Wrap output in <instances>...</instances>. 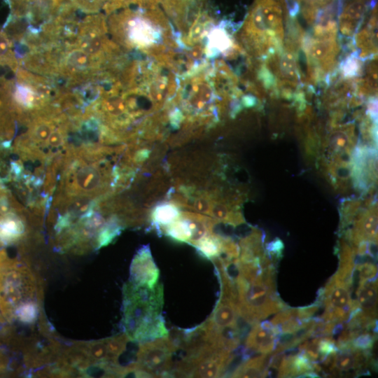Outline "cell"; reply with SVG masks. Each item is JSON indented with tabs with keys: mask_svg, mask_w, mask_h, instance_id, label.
I'll list each match as a JSON object with an SVG mask.
<instances>
[{
	"mask_svg": "<svg viewBox=\"0 0 378 378\" xmlns=\"http://www.w3.org/2000/svg\"><path fill=\"white\" fill-rule=\"evenodd\" d=\"M277 334L270 321L252 325L245 339V349L249 352L269 355L275 349Z\"/></svg>",
	"mask_w": 378,
	"mask_h": 378,
	"instance_id": "cell-11",
	"label": "cell"
},
{
	"mask_svg": "<svg viewBox=\"0 0 378 378\" xmlns=\"http://www.w3.org/2000/svg\"><path fill=\"white\" fill-rule=\"evenodd\" d=\"M176 349L169 337L141 342L135 355L136 368L150 377H166Z\"/></svg>",
	"mask_w": 378,
	"mask_h": 378,
	"instance_id": "cell-7",
	"label": "cell"
},
{
	"mask_svg": "<svg viewBox=\"0 0 378 378\" xmlns=\"http://www.w3.org/2000/svg\"><path fill=\"white\" fill-rule=\"evenodd\" d=\"M267 354L247 358L230 374V377H265L269 374Z\"/></svg>",
	"mask_w": 378,
	"mask_h": 378,
	"instance_id": "cell-16",
	"label": "cell"
},
{
	"mask_svg": "<svg viewBox=\"0 0 378 378\" xmlns=\"http://www.w3.org/2000/svg\"><path fill=\"white\" fill-rule=\"evenodd\" d=\"M18 18L34 20L37 18L54 15L57 10L53 0H7Z\"/></svg>",
	"mask_w": 378,
	"mask_h": 378,
	"instance_id": "cell-14",
	"label": "cell"
},
{
	"mask_svg": "<svg viewBox=\"0 0 378 378\" xmlns=\"http://www.w3.org/2000/svg\"><path fill=\"white\" fill-rule=\"evenodd\" d=\"M75 8L88 13H96L102 7H104L108 0H69Z\"/></svg>",
	"mask_w": 378,
	"mask_h": 378,
	"instance_id": "cell-21",
	"label": "cell"
},
{
	"mask_svg": "<svg viewBox=\"0 0 378 378\" xmlns=\"http://www.w3.org/2000/svg\"><path fill=\"white\" fill-rule=\"evenodd\" d=\"M336 34L337 24L330 18L323 17L316 26L307 52L309 63L316 72L327 74L335 66L339 52Z\"/></svg>",
	"mask_w": 378,
	"mask_h": 378,
	"instance_id": "cell-6",
	"label": "cell"
},
{
	"mask_svg": "<svg viewBox=\"0 0 378 378\" xmlns=\"http://www.w3.org/2000/svg\"><path fill=\"white\" fill-rule=\"evenodd\" d=\"M122 327L131 342H144L168 336L162 315L164 290L161 282L150 288L127 281L122 288Z\"/></svg>",
	"mask_w": 378,
	"mask_h": 378,
	"instance_id": "cell-2",
	"label": "cell"
},
{
	"mask_svg": "<svg viewBox=\"0 0 378 378\" xmlns=\"http://www.w3.org/2000/svg\"><path fill=\"white\" fill-rule=\"evenodd\" d=\"M247 36L260 55L275 50L284 38L281 0H255L246 22Z\"/></svg>",
	"mask_w": 378,
	"mask_h": 378,
	"instance_id": "cell-4",
	"label": "cell"
},
{
	"mask_svg": "<svg viewBox=\"0 0 378 378\" xmlns=\"http://www.w3.org/2000/svg\"><path fill=\"white\" fill-rule=\"evenodd\" d=\"M321 368L318 364L312 363L301 351L295 354L284 355L277 370L278 377H294L299 375L318 377Z\"/></svg>",
	"mask_w": 378,
	"mask_h": 378,
	"instance_id": "cell-12",
	"label": "cell"
},
{
	"mask_svg": "<svg viewBox=\"0 0 378 378\" xmlns=\"http://www.w3.org/2000/svg\"><path fill=\"white\" fill-rule=\"evenodd\" d=\"M53 1H54V4H55V6L56 9L59 10L60 8L62 6L63 2L64 0H53Z\"/></svg>",
	"mask_w": 378,
	"mask_h": 378,
	"instance_id": "cell-23",
	"label": "cell"
},
{
	"mask_svg": "<svg viewBox=\"0 0 378 378\" xmlns=\"http://www.w3.org/2000/svg\"><path fill=\"white\" fill-rule=\"evenodd\" d=\"M357 48L363 57L375 52V18L372 17L368 26L360 31L356 38Z\"/></svg>",
	"mask_w": 378,
	"mask_h": 378,
	"instance_id": "cell-17",
	"label": "cell"
},
{
	"mask_svg": "<svg viewBox=\"0 0 378 378\" xmlns=\"http://www.w3.org/2000/svg\"><path fill=\"white\" fill-rule=\"evenodd\" d=\"M370 6V0H351L343 8L340 16V30L346 36L358 29Z\"/></svg>",
	"mask_w": 378,
	"mask_h": 378,
	"instance_id": "cell-15",
	"label": "cell"
},
{
	"mask_svg": "<svg viewBox=\"0 0 378 378\" xmlns=\"http://www.w3.org/2000/svg\"><path fill=\"white\" fill-rule=\"evenodd\" d=\"M4 318H3L2 315H1V313H0V323H2V322L4 321Z\"/></svg>",
	"mask_w": 378,
	"mask_h": 378,
	"instance_id": "cell-26",
	"label": "cell"
},
{
	"mask_svg": "<svg viewBox=\"0 0 378 378\" xmlns=\"http://www.w3.org/2000/svg\"><path fill=\"white\" fill-rule=\"evenodd\" d=\"M239 318L238 300L220 295L212 313L207 319L215 330H220L239 325Z\"/></svg>",
	"mask_w": 378,
	"mask_h": 378,
	"instance_id": "cell-13",
	"label": "cell"
},
{
	"mask_svg": "<svg viewBox=\"0 0 378 378\" xmlns=\"http://www.w3.org/2000/svg\"><path fill=\"white\" fill-rule=\"evenodd\" d=\"M355 270L358 271L359 281H365L375 279L377 268L374 263L363 262L355 266Z\"/></svg>",
	"mask_w": 378,
	"mask_h": 378,
	"instance_id": "cell-22",
	"label": "cell"
},
{
	"mask_svg": "<svg viewBox=\"0 0 378 378\" xmlns=\"http://www.w3.org/2000/svg\"><path fill=\"white\" fill-rule=\"evenodd\" d=\"M41 297L36 276L25 261L7 251L0 254V313L8 321H36Z\"/></svg>",
	"mask_w": 378,
	"mask_h": 378,
	"instance_id": "cell-1",
	"label": "cell"
},
{
	"mask_svg": "<svg viewBox=\"0 0 378 378\" xmlns=\"http://www.w3.org/2000/svg\"><path fill=\"white\" fill-rule=\"evenodd\" d=\"M370 350L362 351L352 348L338 350L330 358L329 370L333 374L355 372L358 374L372 364Z\"/></svg>",
	"mask_w": 378,
	"mask_h": 378,
	"instance_id": "cell-9",
	"label": "cell"
},
{
	"mask_svg": "<svg viewBox=\"0 0 378 378\" xmlns=\"http://www.w3.org/2000/svg\"><path fill=\"white\" fill-rule=\"evenodd\" d=\"M6 370V363L0 362V374Z\"/></svg>",
	"mask_w": 378,
	"mask_h": 378,
	"instance_id": "cell-25",
	"label": "cell"
},
{
	"mask_svg": "<svg viewBox=\"0 0 378 378\" xmlns=\"http://www.w3.org/2000/svg\"><path fill=\"white\" fill-rule=\"evenodd\" d=\"M0 362H5L6 363V360L5 359V355L4 353V349L2 348V345L0 342Z\"/></svg>",
	"mask_w": 378,
	"mask_h": 378,
	"instance_id": "cell-24",
	"label": "cell"
},
{
	"mask_svg": "<svg viewBox=\"0 0 378 378\" xmlns=\"http://www.w3.org/2000/svg\"><path fill=\"white\" fill-rule=\"evenodd\" d=\"M178 208L171 204H162L156 206L151 214L152 223L155 228H162L176 220L180 216Z\"/></svg>",
	"mask_w": 378,
	"mask_h": 378,
	"instance_id": "cell-18",
	"label": "cell"
},
{
	"mask_svg": "<svg viewBox=\"0 0 378 378\" xmlns=\"http://www.w3.org/2000/svg\"><path fill=\"white\" fill-rule=\"evenodd\" d=\"M239 316L252 326L288 307L276 292L275 267H268L256 279L247 281L237 274Z\"/></svg>",
	"mask_w": 378,
	"mask_h": 378,
	"instance_id": "cell-3",
	"label": "cell"
},
{
	"mask_svg": "<svg viewBox=\"0 0 378 378\" xmlns=\"http://www.w3.org/2000/svg\"><path fill=\"white\" fill-rule=\"evenodd\" d=\"M375 340L374 333L370 332V330H365L352 340L350 347L362 351H369L373 347Z\"/></svg>",
	"mask_w": 378,
	"mask_h": 378,
	"instance_id": "cell-20",
	"label": "cell"
},
{
	"mask_svg": "<svg viewBox=\"0 0 378 378\" xmlns=\"http://www.w3.org/2000/svg\"><path fill=\"white\" fill-rule=\"evenodd\" d=\"M130 273V281L137 285L153 288L159 283L160 270L148 246H142L134 255Z\"/></svg>",
	"mask_w": 378,
	"mask_h": 378,
	"instance_id": "cell-8",
	"label": "cell"
},
{
	"mask_svg": "<svg viewBox=\"0 0 378 378\" xmlns=\"http://www.w3.org/2000/svg\"><path fill=\"white\" fill-rule=\"evenodd\" d=\"M354 279L335 273L318 292V301L324 306L320 319L335 324L346 323L354 308L352 298Z\"/></svg>",
	"mask_w": 378,
	"mask_h": 378,
	"instance_id": "cell-5",
	"label": "cell"
},
{
	"mask_svg": "<svg viewBox=\"0 0 378 378\" xmlns=\"http://www.w3.org/2000/svg\"><path fill=\"white\" fill-rule=\"evenodd\" d=\"M232 354V351L214 349L202 354L193 363L191 377H224L230 362Z\"/></svg>",
	"mask_w": 378,
	"mask_h": 378,
	"instance_id": "cell-10",
	"label": "cell"
},
{
	"mask_svg": "<svg viewBox=\"0 0 378 378\" xmlns=\"http://www.w3.org/2000/svg\"><path fill=\"white\" fill-rule=\"evenodd\" d=\"M194 247L202 256L211 260L220 254L222 237L212 232L199 241Z\"/></svg>",
	"mask_w": 378,
	"mask_h": 378,
	"instance_id": "cell-19",
	"label": "cell"
}]
</instances>
